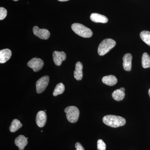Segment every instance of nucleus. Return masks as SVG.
<instances>
[{
	"mask_svg": "<svg viewBox=\"0 0 150 150\" xmlns=\"http://www.w3.org/2000/svg\"><path fill=\"white\" fill-rule=\"evenodd\" d=\"M33 33L40 39L47 40L50 36V33L46 29H40L37 26H34L33 29Z\"/></svg>",
	"mask_w": 150,
	"mask_h": 150,
	"instance_id": "obj_7",
	"label": "nucleus"
},
{
	"mask_svg": "<svg viewBox=\"0 0 150 150\" xmlns=\"http://www.w3.org/2000/svg\"><path fill=\"white\" fill-rule=\"evenodd\" d=\"M116 45L114 40L110 38L105 39L100 44L98 49V52L100 56H104L112 49Z\"/></svg>",
	"mask_w": 150,
	"mask_h": 150,
	"instance_id": "obj_3",
	"label": "nucleus"
},
{
	"mask_svg": "<svg viewBox=\"0 0 150 150\" xmlns=\"http://www.w3.org/2000/svg\"><path fill=\"white\" fill-rule=\"evenodd\" d=\"M103 121L105 125L112 128H118L123 126L126 123V119L123 117L112 115L104 116Z\"/></svg>",
	"mask_w": 150,
	"mask_h": 150,
	"instance_id": "obj_1",
	"label": "nucleus"
},
{
	"mask_svg": "<svg viewBox=\"0 0 150 150\" xmlns=\"http://www.w3.org/2000/svg\"><path fill=\"white\" fill-rule=\"evenodd\" d=\"M49 81V77L44 76L37 81L36 83V89L37 93L40 94L46 89Z\"/></svg>",
	"mask_w": 150,
	"mask_h": 150,
	"instance_id": "obj_5",
	"label": "nucleus"
},
{
	"mask_svg": "<svg viewBox=\"0 0 150 150\" xmlns=\"http://www.w3.org/2000/svg\"><path fill=\"white\" fill-rule=\"evenodd\" d=\"M22 126V124L21 123L20 121L18 119H14L11 123V125L9 128L10 131L11 132H15L19 129H20Z\"/></svg>",
	"mask_w": 150,
	"mask_h": 150,
	"instance_id": "obj_17",
	"label": "nucleus"
},
{
	"mask_svg": "<svg viewBox=\"0 0 150 150\" xmlns=\"http://www.w3.org/2000/svg\"><path fill=\"white\" fill-rule=\"evenodd\" d=\"M64 112L69 122L75 123L78 121L80 111L77 107L74 106H68L65 108Z\"/></svg>",
	"mask_w": 150,
	"mask_h": 150,
	"instance_id": "obj_4",
	"label": "nucleus"
},
{
	"mask_svg": "<svg viewBox=\"0 0 150 150\" xmlns=\"http://www.w3.org/2000/svg\"><path fill=\"white\" fill-rule=\"evenodd\" d=\"M120 89L121 90V91H122L124 92L125 91V89L124 88H121Z\"/></svg>",
	"mask_w": 150,
	"mask_h": 150,
	"instance_id": "obj_24",
	"label": "nucleus"
},
{
	"mask_svg": "<svg viewBox=\"0 0 150 150\" xmlns=\"http://www.w3.org/2000/svg\"><path fill=\"white\" fill-rule=\"evenodd\" d=\"M142 65L144 69L150 68V57L147 53H144L142 55Z\"/></svg>",
	"mask_w": 150,
	"mask_h": 150,
	"instance_id": "obj_18",
	"label": "nucleus"
},
{
	"mask_svg": "<svg viewBox=\"0 0 150 150\" xmlns=\"http://www.w3.org/2000/svg\"><path fill=\"white\" fill-rule=\"evenodd\" d=\"M28 66L33 69L34 72H38L43 68L44 63L41 59L34 58L28 63Z\"/></svg>",
	"mask_w": 150,
	"mask_h": 150,
	"instance_id": "obj_6",
	"label": "nucleus"
},
{
	"mask_svg": "<svg viewBox=\"0 0 150 150\" xmlns=\"http://www.w3.org/2000/svg\"><path fill=\"white\" fill-rule=\"evenodd\" d=\"M83 66L81 62H78L76 64L75 70L74 72V76L77 81H80L82 79L83 76Z\"/></svg>",
	"mask_w": 150,
	"mask_h": 150,
	"instance_id": "obj_13",
	"label": "nucleus"
},
{
	"mask_svg": "<svg viewBox=\"0 0 150 150\" xmlns=\"http://www.w3.org/2000/svg\"><path fill=\"white\" fill-rule=\"evenodd\" d=\"M149 96L150 97V88L149 89Z\"/></svg>",
	"mask_w": 150,
	"mask_h": 150,
	"instance_id": "obj_26",
	"label": "nucleus"
},
{
	"mask_svg": "<svg viewBox=\"0 0 150 150\" xmlns=\"http://www.w3.org/2000/svg\"><path fill=\"white\" fill-rule=\"evenodd\" d=\"M12 56V52L10 49H4L0 51V63L4 64L8 61Z\"/></svg>",
	"mask_w": 150,
	"mask_h": 150,
	"instance_id": "obj_12",
	"label": "nucleus"
},
{
	"mask_svg": "<svg viewBox=\"0 0 150 150\" xmlns=\"http://www.w3.org/2000/svg\"><path fill=\"white\" fill-rule=\"evenodd\" d=\"M71 28L76 34L81 37L90 38L93 35L91 30L80 23H74L71 25Z\"/></svg>",
	"mask_w": 150,
	"mask_h": 150,
	"instance_id": "obj_2",
	"label": "nucleus"
},
{
	"mask_svg": "<svg viewBox=\"0 0 150 150\" xmlns=\"http://www.w3.org/2000/svg\"><path fill=\"white\" fill-rule=\"evenodd\" d=\"M123 67L126 71H131L132 68V56L131 54H126L123 58Z\"/></svg>",
	"mask_w": 150,
	"mask_h": 150,
	"instance_id": "obj_10",
	"label": "nucleus"
},
{
	"mask_svg": "<svg viewBox=\"0 0 150 150\" xmlns=\"http://www.w3.org/2000/svg\"><path fill=\"white\" fill-rule=\"evenodd\" d=\"M58 1H69V0H58Z\"/></svg>",
	"mask_w": 150,
	"mask_h": 150,
	"instance_id": "obj_25",
	"label": "nucleus"
},
{
	"mask_svg": "<svg viewBox=\"0 0 150 150\" xmlns=\"http://www.w3.org/2000/svg\"><path fill=\"white\" fill-rule=\"evenodd\" d=\"M102 81L103 83L108 86H113L117 83L118 80L113 75H108L102 78Z\"/></svg>",
	"mask_w": 150,
	"mask_h": 150,
	"instance_id": "obj_15",
	"label": "nucleus"
},
{
	"mask_svg": "<svg viewBox=\"0 0 150 150\" xmlns=\"http://www.w3.org/2000/svg\"><path fill=\"white\" fill-rule=\"evenodd\" d=\"M140 37L142 40L149 46H150V32L146 30H144L141 32Z\"/></svg>",
	"mask_w": 150,
	"mask_h": 150,
	"instance_id": "obj_19",
	"label": "nucleus"
},
{
	"mask_svg": "<svg viewBox=\"0 0 150 150\" xmlns=\"http://www.w3.org/2000/svg\"><path fill=\"white\" fill-rule=\"evenodd\" d=\"M23 135H20L15 140V144L20 150H23L28 144V140Z\"/></svg>",
	"mask_w": 150,
	"mask_h": 150,
	"instance_id": "obj_11",
	"label": "nucleus"
},
{
	"mask_svg": "<svg viewBox=\"0 0 150 150\" xmlns=\"http://www.w3.org/2000/svg\"><path fill=\"white\" fill-rule=\"evenodd\" d=\"M7 15V11L3 7L0 8V20L4 19Z\"/></svg>",
	"mask_w": 150,
	"mask_h": 150,
	"instance_id": "obj_22",
	"label": "nucleus"
},
{
	"mask_svg": "<svg viewBox=\"0 0 150 150\" xmlns=\"http://www.w3.org/2000/svg\"><path fill=\"white\" fill-rule=\"evenodd\" d=\"M75 147L76 148V150H85L82 145L79 142L76 143Z\"/></svg>",
	"mask_w": 150,
	"mask_h": 150,
	"instance_id": "obj_23",
	"label": "nucleus"
},
{
	"mask_svg": "<svg viewBox=\"0 0 150 150\" xmlns=\"http://www.w3.org/2000/svg\"><path fill=\"white\" fill-rule=\"evenodd\" d=\"M112 97L116 101H121L125 97V93L124 92L122 91L121 90L117 89L114 91L112 94Z\"/></svg>",
	"mask_w": 150,
	"mask_h": 150,
	"instance_id": "obj_16",
	"label": "nucleus"
},
{
	"mask_svg": "<svg viewBox=\"0 0 150 150\" xmlns=\"http://www.w3.org/2000/svg\"><path fill=\"white\" fill-rule=\"evenodd\" d=\"M13 1H18V0H13Z\"/></svg>",
	"mask_w": 150,
	"mask_h": 150,
	"instance_id": "obj_27",
	"label": "nucleus"
},
{
	"mask_svg": "<svg viewBox=\"0 0 150 150\" xmlns=\"http://www.w3.org/2000/svg\"><path fill=\"white\" fill-rule=\"evenodd\" d=\"M47 115L45 111L41 110L38 112L36 117V123L38 127L42 128L46 124Z\"/></svg>",
	"mask_w": 150,
	"mask_h": 150,
	"instance_id": "obj_9",
	"label": "nucleus"
},
{
	"mask_svg": "<svg viewBox=\"0 0 150 150\" xmlns=\"http://www.w3.org/2000/svg\"><path fill=\"white\" fill-rule=\"evenodd\" d=\"M97 149L98 150H105L106 144L101 139L98 140L97 142Z\"/></svg>",
	"mask_w": 150,
	"mask_h": 150,
	"instance_id": "obj_21",
	"label": "nucleus"
},
{
	"mask_svg": "<svg viewBox=\"0 0 150 150\" xmlns=\"http://www.w3.org/2000/svg\"><path fill=\"white\" fill-rule=\"evenodd\" d=\"M92 21L95 23H106L108 21V19L106 16L97 13H92L90 16Z\"/></svg>",
	"mask_w": 150,
	"mask_h": 150,
	"instance_id": "obj_14",
	"label": "nucleus"
},
{
	"mask_svg": "<svg viewBox=\"0 0 150 150\" xmlns=\"http://www.w3.org/2000/svg\"><path fill=\"white\" fill-rule=\"evenodd\" d=\"M65 91V86L64 84L59 83L56 85L54 92L53 95L54 96H56L62 94Z\"/></svg>",
	"mask_w": 150,
	"mask_h": 150,
	"instance_id": "obj_20",
	"label": "nucleus"
},
{
	"mask_svg": "<svg viewBox=\"0 0 150 150\" xmlns=\"http://www.w3.org/2000/svg\"><path fill=\"white\" fill-rule=\"evenodd\" d=\"M53 57L55 64L56 66H60L62 65V62L66 60L67 56L64 51H55L53 53Z\"/></svg>",
	"mask_w": 150,
	"mask_h": 150,
	"instance_id": "obj_8",
	"label": "nucleus"
}]
</instances>
